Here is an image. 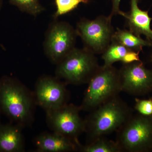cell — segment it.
Listing matches in <instances>:
<instances>
[{
    "mask_svg": "<svg viewBox=\"0 0 152 152\" xmlns=\"http://www.w3.org/2000/svg\"><path fill=\"white\" fill-rule=\"evenodd\" d=\"M140 52L135 51L132 50H129L121 62L124 64H130L135 61H140L139 57V53Z\"/></svg>",
    "mask_w": 152,
    "mask_h": 152,
    "instance_id": "cell-20",
    "label": "cell"
},
{
    "mask_svg": "<svg viewBox=\"0 0 152 152\" xmlns=\"http://www.w3.org/2000/svg\"><path fill=\"white\" fill-rule=\"evenodd\" d=\"M110 16L101 15L93 20L81 19L76 27L85 48L94 54H102L111 43L115 33Z\"/></svg>",
    "mask_w": 152,
    "mask_h": 152,
    "instance_id": "cell-6",
    "label": "cell"
},
{
    "mask_svg": "<svg viewBox=\"0 0 152 152\" xmlns=\"http://www.w3.org/2000/svg\"><path fill=\"white\" fill-rule=\"evenodd\" d=\"M116 141L123 152L152 151V115L132 116L117 131Z\"/></svg>",
    "mask_w": 152,
    "mask_h": 152,
    "instance_id": "cell-5",
    "label": "cell"
},
{
    "mask_svg": "<svg viewBox=\"0 0 152 152\" xmlns=\"http://www.w3.org/2000/svg\"><path fill=\"white\" fill-rule=\"evenodd\" d=\"M121 91L130 94H143L152 89V70L141 61L124 64L119 70Z\"/></svg>",
    "mask_w": 152,
    "mask_h": 152,
    "instance_id": "cell-10",
    "label": "cell"
},
{
    "mask_svg": "<svg viewBox=\"0 0 152 152\" xmlns=\"http://www.w3.org/2000/svg\"><path fill=\"white\" fill-rule=\"evenodd\" d=\"M135 108L141 115H152V100L137 99Z\"/></svg>",
    "mask_w": 152,
    "mask_h": 152,
    "instance_id": "cell-19",
    "label": "cell"
},
{
    "mask_svg": "<svg viewBox=\"0 0 152 152\" xmlns=\"http://www.w3.org/2000/svg\"><path fill=\"white\" fill-rule=\"evenodd\" d=\"M37 151L39 152H65L78 151L80 143L56 132H43L35 140Z\"/></svg>",
    "mask_w": 152,
    "mask_h": 152,
    "instance_id": "cell-12",
    "label": "cell"
},
{
    "mask_svg": "<svg viewBox=\"0 0 152 152\" xmlns=\"http://www.w3.org/2000/svg\"><path fill=\"white\" fill-rule=\"evenodd\" d=\"M3 4V0H0V10Z\"/></svg>",
    "mask_w": 152,
    "mask_h": 152,
    "instance_id": "cell-22",
    "label": "cell"
},
{
    "mask_svg": "<svg viewBox=\"0 0 152 152\" xmlns=\"http://www.w3.org/2000/svg\"><path fill=\"white\" fill-rule=\"evenodd\" d=\"M78 151L83 152H121V148L118 142L102 137L85 145H80Z\"/></svg>",
    "mask_w": 152,
    "mask_h": 152,
    "instance_id": "cell-15",
    "label": "cell"
},
{
    "mask_svg": "<svg viewBox=\"0 0 152 152\" xmlns=\"http://www.w3.org/2000/svg\"><path fill=\"white\" fill-rule=\"evenodd\" d=\"M95 55L85 48H75L56 65V77L67 83L88 84L101 66Z\"/></svg>",
    "mask_w": 152,
    "mask_h": 152,
    "instance_id": "cell-3",
    "label": "cell"
},
{
    "mask_svg": "<svg viewBox=\"0 0 152 152\" xmlns=\"http://www.w3.org/2000/svg\"><path fill=\"white\" fill-rule=\"evenodd\" d=\"M80 107L66 104L46 111L47 123L53 132L79 142L78 138L86 130V121L80 116Z\"/></svg>",
    "mask_w": 152,
    "mask_h": 152,
    "instance_id": "cell-8",
    "label": "cell"
},
{
    "mask_svg": "<svg viewBox=\"0 0 152 152\" xmlns=\"http://www.w3.org/2000/svg\"><path fill=\"white\" fill-rule=\"evenodd\" d=\"M139 0H130V10L128 12L120 11L119 15L124 18L129 30L137 35H143L147 39L152 42V30L148 11L142 10L139 8Z\"/></svg>",
    "mask_w": 152,
    "mask_h": 152,
    "instance_id": "cell-11",
    "label": "cell"
},
{
    "mask_svg": "<svg viewBox=\"0 0 152 152\" xmlns=\"http://www.w3.org/2000/svg\"><path fill=\"white\" fill-rule=\"evenodd\" d=\"M112 3V11L110 16L113 18L114 16L118 15L121 11L120 9V3L121 0H110Z\"/></svg>",
    "mask_w": 152,
    "mask_h": 152,
    "instance_id": "cell-21",
    "label": "cell"
},
{
    "mask_svg": "<svg viewBox=\"0 0 152 152\" xmlns=\"http://www.w3.org/2000/svg\"><path fill=\"white\" fill-rule=\"evenodd\" d=\"M77 34L76 29L67 22L56 21L50 26L44 43L45 53L57 65L75 48Z\"/></svg>",
    "mask_w": 152,
    "mask_h": 152,
    "instance_id": "cell-7",
    "label": "cell"
},
{
    "mask_svg": "<svg viewBox=\"0 0 152 152\" xmlns=\"http://www.w3.org/2000/svg\"><path fill=\"white\" fill-rule=\"evenodd\" d=\"M112 40L137 52L141 51L144 47L152 46V42L143 39L140 36L135 34L129 30L121 29L118 28L114 33Z\"/></svg>",
    "mask_w": 152,
    "mask_h": 152,
    "instance_id": "cell-14",
    "label": "cell"
},
{
    "mask_svg": "<svg viewBox=\"0 0 152 152\" xmlns=\"http://www.w3.org/2000/svg\"><path fill=\"white\" fill-rule=\"evenodd\" d=\"M130 49L112 40L111 43L102 54L104 60V66H110L118 61H121Z\"/></svg>",
    "mask_w": 152,
    "mask_h": 152,
    "instance_id": "cell-16",
    "label": "cell"
},
{
    "mask_svg": "<svg viewBox=\"0 0 152 152\" xmlns=\"http://www.w3.org/2000/svg\"><path fill=\"white\" fill-rule=\"evenodd\" d=\"M10 3L22 12L36 16L44 10L39 0H9Z\"/></svg>",
    "mask_w": 152,
    "mask_h": 152,
    "instance_id": "cell-17",
    "label": "cell"
},
{
    "mask_svg": "<svg viewBox=\"0 0 152 152\" xmlns=\"http://www.w3.org/2000/svg\"><path fill=\"white\" fill-rule=\"evenodd\" d=\"M91 113L85 120L88 143L118 131L133 115L132 110L118 96Z\"/></svg>",
    "mask_w": 152,
    "mask_h": 152,
    "instance_id": "cell-2",
    "label": "cell"
},
{
    "mask_svg": "<svg viewBox=\"0 0 152 152\" xmlns=\"http://www.w3.org/2000/svg\"><path fill=\"white\" fill-rule=\"evenodd\" d=\"M56 11L53 15V18L56 19L59 17L69 13L75 10L80 4H87L90 0H55Z\"/></svg>",
    "mask_w": 152,
    "mask_h": 152,
    "instance_id": "cell-18",
    "label": "cell"
},
{
    "mask_svg": "<svg viewBox=\"0 0 152 152\" xmlns=\"http://www.w3.org/2000/svg\"><path fill=\"white\" fill-rule=\"evenodd\" d=\"M34 96L36 104L45 111L67 104L68 93L65 83L56 77L44 75L38 79Z\"/></svg>",
    "mask_w": 152,
    "mask_h": 152,
    "instance_id": "cell-9",
    "label": "cell"
},
{
    "mask_svg": "<svg viewBox=\"0 0 152 152\" xmlns=\"http://www.w3.org/2000/svg\"><path fill=\"white\" fill-rule=\"evenodd\" d=\"M88 84L81 110L91 111L121 91L119 72L113 66H100Z\"/></svg>",
    "mask_w": 152,
    "mask_h": 152,
    "instance_id": "cell-4",
    "label": "cell"
},
{
    "mask_svg": "<svg viewBox=\"0 0 152 152\" xmlns=\"http://www.w3.org/2000/svg\"><path fill=\"white\" fill-rule=\"evenodd\" d=\"M35 104L34 94L16 79L0 78V109L11 121L22 127L31 124Z\"/></svg>",
    "mask_w": 152,
    "mask_h": 152,
    "instance_id": "cell-1",
    "label": "cell"
},
{
    "mask_svg": "<svg viewBox=\"0 0 152 152\" xmlns=\"http://www.w3.org/2000/svg\"><path fill=\"white\" fill-rule=\"evenodd\" d=\"M23 127L18 124H0V152H21L25 143L22 132Z\"/></svg>",
    "mask_w": 152,
    "mask_h": 152,
    "instance_id": "cell-13",
    "label": "cell"
},
{
    "mask_svg": "<svg viewBox=\"0 0 152 152\" xmlns=\"http://www.w3.org/2000/svg\"><path fill=\"white\" fill-rule=\"evenodd\" d=\"M1 111V109H0V112Z\"/></svg>",
    "mask_w": 152,
    "mask_h": 152,
    "instance_id": "cell-23",
    "label": "cell"
}]
</instances>
